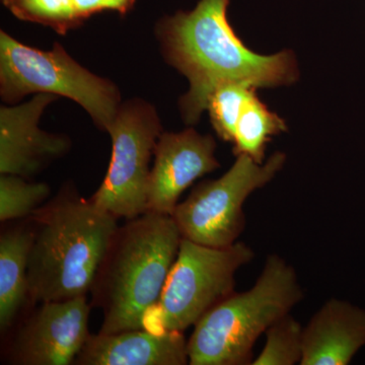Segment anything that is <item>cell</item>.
<instances>
[{
  "label": "cell",
  "instance_id": "cell-7",
  "mask_svg": "<svg viewBox=\"0 0 365 365\" xmlns=\"http://www.w3.org/2000/svg\"><path fill=\"white\" fill-rule=\"evenodd\" d=\"M285 162L280 151L262 165L239 155L223 176L197 185L172 215L182 239L213 248L234 245L246 227L247 198L272 181Z\"/></svg>",
  "mask_w": 365,
  "mask_h": 365
},
{
  "label": "cell",
  "instance_id": "cell-5",
  "mask_svg": "<svg viewBox=\"0 0 365 365\" xmlns=\"http://www.w3.org/2000/svg\"><path fill=\"white\" fill-rule=\"evenodd\" d=\"M50 93L73 101L90 115L100 130L107 132L122 104L119 88L76 61L55 42L43 51L0 32V96L16 105L30 95Z\"/></svg>",
  "mask_w": 365,
  "mask_h": 365
},
{
  "label": "cell",
  "instance_id": "cell-15",
  "mask_svg": "<svg viewBox=\"0 0 365 365\" xmlns=\"http://www.w3.org/2000/svg\"><path fill=\"white\" fill-rule=\"evenodd\" d=\"M16 19L52 29L59 35L78 29L95 14L115 11L126 16L136 0H1Z\"/></svg>",
  "mask_w": 365,
  "mask_h": 365
},
{
  "label": "cell",
  "instance_id": "cell-13",
  "mask_svg": "<svg viewBox=\"0 0 365 365\" xmlns=\"http://www.w3.org/2000/svg\"><path fill=\"white\" fill-rule=\"evenodd\" d=\"M365 346V309L333 297L304 327L300 365H348Z\"/></svg>",
  "mask_w": 365,
  "mask_h": 365
},
{
  "label": "cell",
  "instance_id": "cell-19",
  "mask_svg": "<svg viewBox=\"0 0 365 365\" xmlns=\"http://www.w3.org/2000/svg\"><path fill=\"white\" fill-rule=\"evenodd\" d=\"M256 88L242 83H228L216 88L207 105L213 129L222 140L232 143L235 127L245 105Z\"/></svg>",
  "mask_w": 365,
  "mask_h": 365
},
{
  "label": "cell",
  "instance_id": "cell-14",
  "mask_svg": "<svg viewBox=\"0 0 365 365\" xmlns=\"http://www.w3.org/2000/svg\"><path fill=\"white\" fill-rule=\"evenodd\" d=\"M29 220V217H28ZM33 227L21 223L0 235V330L6 333L29 302L28 265Z\"/></svg>",
  "mask_w": 365,
  "mask_h": 365
},
{
  "label": "cell",
  "instance_id": "cell-12",
  "mask_svg": "<svg viewBox=\"0 0 365 365\" xmlns=\"http://www.w3.org/2000/svg\"><path fill=\"white\" fill-rule=\"evenodd\" d=\"M188 340L177 331L148 329L90 336L73 364L185 365Z\"/></svg>",
  "mask_w": 365,
  "mask_h": 365
},
{
  "label": "cell",
  "instance_id": "cell-2",
  "mask_svg": "<svg viewBox=\"0 0 365 365\" xmlns=\"http://www.w3.org/2000/svg\"><path fill=\"white\" fill-rule=\"evenodd\" d=\"M29 220L34 232L28 265L30 302L88 297L119 227L118 218L68 185Z\"/></svg>",
  "mask_w": 365,
  "mask_h": 365
},
{
  "label": "cell",
  "instance_id": "cell-8",
  "mask_svg": "<svg viewBox=\"0 0 365 365\" xmlns=\"http://www.w3.org/2000/svg\"><path fill=\"white\" fill-rule=\"evenodd\" d=\"M112 157L104 181L90 200L115 217L132 220L146 212L151 158L163 133L155 106L141 98L122 102L107 130Z\"/></svg>",
  "mask_w": 365,
  "mask_h": 365
},
{
  "label": "cell",
  "instance_id": "cell-1",
  "mask_svg": "<svg viewBox=\"0 0 365 365\" xmlns=\"http://www.w3.org/2000/svg\"><path fill=\"white\" fill-rule=\"evenodd\" d=\"M230 1L199 0L192 11L163 16L155 26L163 58L189 81L188 93L180 98L187 125L199 121L209 98L225 83L275 88L299 78L292 51L260 55L245 46L228 23Z\"/></svg>",
  "mask_w": 365,
  "mask_h": 365
},
{
  "label": "cell",
  "instance_id": "cell-18",
  "mask_svg": "<svg viewBox=\"0 0 365 365\" xmlns=\"http://www.w3.org/2000/svg\"><path fill=\"white\" fill-rule=\"evenodd\" d=\"M51 193L46 182H31L16 175L0 177V222L30 217Z\"/></svg>",
  "mask_w": 365,
  "mask_h": 365
},
{
  "label": "cell",
  "instance_id": "cell-16",
  "mask_svg": "<svg viewBox=\"0 0 365 365\" xmlns=\"http://www.w3.org/2000/svg\"><path fill=\"white\" fill-rule=\"evenodd\" d=\"M287 131L284 120L271 112L255 93L245 105L235 127L234 155H247L262 165L272 137Z\"/></svg>",
  "mask_w": 365,
  "mask_h": 365
},
{
  "label": "cell",
  "instance_id": "cell-4",
  "mask_svg": "<svg viewBox=\"0 0 365 365\" xmlns=\"http://www.w3.org/2000/svg\"><path fill=\"white\" fill-rule=\"evenodd\" d=\"M304 297L294 268L282 257L269 255L253 287L235 292L194 325L188 340L189 364H252L259 337Z\"/></svg>",
  "mask_w": 365,
  "mask_h": 365
},
{
  "label": "cell",
  "instance_id": "cell-10",
  "mask_svg": "<svg viewBox=\"0 0 365 365\" xmlns=\"http://www.w3.org/2000/svg\"><path fill=\"white\" fill-rule=\"evenodd\" d=\"M215 150L212 135H202L191 127L181 132H163L148 179L146 212L172 216L182 192L220 167Z\"/></svg>",
  "mask_w": 365,
  "mask_h": 365
},
{
  "label": "cell",
  "instance_id": "cell-3",
  "mask_svg": "<svg viewBox=\"0 0 365 365\" xmlns=\"http://www.w3.org/2000/svg\"><path fill=\"white\" fill-rule=\"evenodd\" d=\"M182 239L172 216L150 211L118 227L90 292L91 307L103 312L98 333L144 329Z\"/></svg>",
  "mask_w": 365,
  "mask_h": 365
},
{
  "label": "cell",
  "instance_id": "cell-9",
  "mask_svg": "<svg viewBox=\"0 0 365 365\" xmlns=\"http://www.w3.org/2000/svg\"><path fill=\"white\" fill-rule=\"evenodd\" d=\"M91 309L86 297L41 302L14 335L11 364H73L91 336Z\"/></svg>",
  "mask_w": 365,
  "mask_h": 365
},
{
  "label": "cell",
  "instance_id": "cell-6",
  "mask_svg": "<svg viewBox=\"0 0 365 365\" xmlns=\"http://www.w3.org/2000/svg\"><path fill=\"white\" fill-rule=\"evenodd\" d=\"M255 258L237 241L213 248L182 239L162 297L144 323L151 331L184 332L216 304L234 294L235 274Z\"/></svg>",
  "mask_w": 365,
  "mask_h": 365
},
{
  "label": "cell",
  "instance_id": "cell-17",
  "mask_svg": "<svg viewBox=\"0 0 365 365\" xmlns=\"http://www.w3.org/2000/svg\"><path fill=\"white\" fill-rule=\"evenodd\" d=\"M265 334V346L252 365H300L304 327L294 316L285 314L269 327Z\"/></svg>",
  "mask_w": 365,
  "mask_h": 365
},
{
  "label": "cell",
  "instance_id": "cell-11",
  "mask_svg": "<svg viewBox=\"0 0 365 365\" xmlns=\"http://www.w3.org/2000/svg\"><path fill=\"white\" fill-rule=\"evenodd\" d=\"M58 97L38 93L23 104L0 108V174L30 178L71 150V140L42 130L39 122Z\"/></svg>",
  "mask_w": 365,
  "mask_h": 365
}]
</instances>
